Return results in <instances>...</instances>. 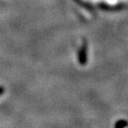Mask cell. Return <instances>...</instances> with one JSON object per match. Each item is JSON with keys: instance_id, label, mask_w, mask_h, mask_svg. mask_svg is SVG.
I'll list each match as a JSON object with an SVG mask.
<instances>
[{"instance_id": "obj_1", "label": "cell", "mask_w": 128, "mask_h": 128, "mask_svg": "<svg viewBox=\"0 0 128 128\" xmlns=\"http://www.w3.org/2000/svg\"><path fill=\"white\" fill-rule=\"evenodd\" d=\"M88 45L86 42H83L81 48H79L78 53V60L80 65L84 66L88 63Z\"/></svg>"}, {"instance_id": "obj_2", "label": "cell", "mask_w": 128, "mask_h": 128, "mask_svg": "<svg viewBox=\"0 0 128 128\" xmlns=\"http://www.w3.org/2000/svg\"><path fill=\"white\" fill-rule=\"evenodd\" d=\"M97 7L100 9L103 10V11L106 12H117L121 11V10H124L126 8V5L125 4H120L116 5H109L106 4L105 2H99L97 4Z\"/></svg>"}, {"instance_id": "obj_3", "label": "cell", "mask_w": 128, "mask_h": 128, "mask_svg": "<svg viewBox=\"0 0 128 128\" xmlns=\"http://www.w3.org/2000/svg\"><path fill=\"white\" fill-rule=\"evenodd\" d=\"M74 1H75L78 4L81 5V6H82L83 8H85L86 10H88L89 12H92V14L93 12H95V10H94V8L92 7V5L85 2L84 0H74Z\"/></svg>"}, {"instance_id": "obj_4", "label": "cell", "mask_w": 128, "mask_h": 128, "mask_svg": "<svg viewBox=\"0 0 128 128\" xmlns=\"http://www.w3.org/2000/svg\"><path fill=\"white\" fill-rule=\"evenodd\" d=\"M114 126L116 128H124L126 126H128V122L126 121V120H118L115 123Z\"/></svg>"}, {"instance_id": "obj_5", "label": "cell", "mask_w": 128, "mask_h": 128, "mask_svg": "<svg viewBox=\"0 0 128 128\" xmlns=\"http://www.w3.org/2000/svg\"><path fill=\"white\" fill-rule=\"evenodd\" d=\"M4 91H5V89L2 86H0V96H2V94L4 93Z\"/></svg>"}]
</instances>
